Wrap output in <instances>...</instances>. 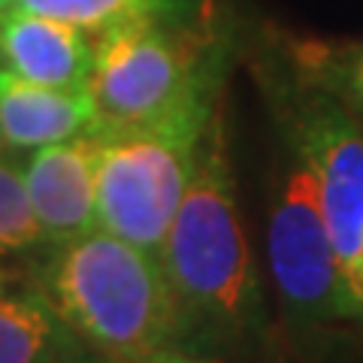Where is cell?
I'll return each mask as SVG.
<instances>
[{
  "label": "cell",
  "mask_w": 363,
  "mask_h": 363,
  "mask_svg": "<svg viewBox=\"0 0 363 363\" xmlns=\"http://www.w3.org/2000/svg\"><path fill=\"white\" fill-rule=\"evenodd\" d=\"M18 9L82 28L91 37L136 18L164 13V0H16Z\"/></svg>",
  "instance_id": "obj_11"
},
{
  "label": "cell",
  "mask_w": 363,
  "mask_h": 363,
  "mask_svg": "<svg viewBox=\"0 0 363 363\" xmlns=\"http://www.w3.org/2000/svg\"><path fill=\"white\" fill-rule=\"evenodd\" d=\"M94 130L88 88H49L0 67V145L33 152Z\"/></svg>",
  "instance_id": "obj_9"
},
{
  "label": "cell",
  "mask_w": 363,
  "mask_h": 363,
  "mask_svg": "<svg viewBox=\"0 0 363 363\" xmlns=\"http://www.w3.org/2000/svg\"><path fill=\"white\" fill-rule=\"evenodd\" d=\"M4 281H6V276H4V269H0V294H4Z\"/></svg>",
  "instance_id": "obj_18"
},
{
  "label": "cell",
  "mask_w": 363,
  "mask_h": 363,
  "mask_svg": "<svg viewBox=\"0 0 363 363\" xmlns=\"http://www.w3.org/2000/svg\"><path fill=\"white\" fill-rule=\"evenodd\" d=\"M133 363H218V360L206 357V354H194V351H185V348H164V351H155V354L140 357Z\"/></svg>",
  "instance_id": "obj_14"
},
{
  "label": "cell",
  "mask_w": 363,
  "mask_h": 363,
  "mask_svg": "<svg viewBox=\"0 0 363 363\" xmlns=\"http://www.w3.org/2000/svg\"><path fill=\"white\" fill-rule=\"evenodd\" d=\"M94 37L67 21L13 6L0 16V67L28 82L85 91Z\"/></svg>",
  "instance_id": "obj_8"
},
{
  "label": "cell",
  "mask_w": 363,
  "mask_h": 363,
  "mask_svg": "<svg viewBox=\"0 0 363 363\" xmlns=\"http://www.w3.org/2000/svg\"><path fill=\"white\" fill-rule=\"evenodd\" d=\"M45 303L85 348L133 363L188 339L185 312L161 255L143 252L106 230L55 245L40 272Z\"/></svg>",
  "instance_id": "obj_1"
},
{
  "label": "cell",
  "mask_w": 363,
  "mask_h": 363,
  "mask_svg": "<svg viewBox=\"0 0 363 363\" xmlns=\"http://www.w3.org/2000/svg\"><path fill=\"white\" fill-rule=\"evenodd\" d=\"M97 136L82 133L28 155L21 169L45 242L64 245L97 230Z\"/></svg>",
  "instance_id": "obj_7"
},
{
  "label": "cell",
  "mask_w": 363,
  "mask_h": 363,
  "mask_svg": "<svg viewBox=\"0 0 363 363\" xmlns=\"http://www.w3.org/2000/svg\"><path fill=\"white\" fill-rule=\"evenodd\" d=\"M360 281H363V248H360V260H357V267L351 269V276H348V297H351V303H354V291L360 288ZM357 315V312H354Z\"/></svg>",
  "instance_id": "obj_16"
},
{
  "label": "cell",
  "mask_w": 363,
  "mask_h": 363,
  "mask_svg": "<svg viewBox=\"0 0 363 363\" xmlns=\"http://www.w3.org/2000/svg\"><path fill=\"white\" fill-rule=\"evenodd\" d=\"M64 363H118V360H109V357H104V354H97V351L82 348L79 354H73L70 360H64Z\"/></svg>",
  "instance_id": "obj_15"
},
{
  "label": "cell",
  "mask_w": 363,
  "mask_h": 363,
  "mask_svg": "<svg viewBox=\"0 0 363 363\" xmlns=\"http://www.w3.org/2000/svg\"><path fill=\"white\" fill-rule=\"evenodd\" d=\"M267 252L272 285L291 321L312 327L333 318H357L324 221L315 176L294 149L269 206Z\"/></svg>",
  "instance_id": "obj_5"
},
{
  "label": "cell",
  "mask_w": 363,
  "mask_h": 363,
  "mask_svg": "<svg viewBox=\"0 0 363 363\" xmlns=\"http://www.w3.org/2000/svg\"><path fill=\"white\" fill-rule=\"evenodd\" d=\"M342 82H345V91H348V94L354 97V104L363 109V45L348 58L345 73H342Z\"/></svg>",
  "instance_id": "obj_13"
},
{
  "label": "cell",
  "mask_w": 363,
  "mask_h": 363,
  "mask_svg": "<svg viewBox=\"0 0 363 363\" xmlns=\"http://www.w3.org/2000/svg\"><path fill=\"white\" fill-rule=\"evenodd\" d=\"M43 240L33 215L25 169L16 157L0 155V255H25Z\"/></svg>",
  "instance_id": "obj_12"
},
{
  "label": "cell",
  "mask_w": 363,
  "mask_h": 363,
  "mask_svg": "<svg viewBox=\"0 0 363 363\" xmlns=\"http://www.w3.org/2000/svg\"><path fill=\"white\" fill-rule=\"evenodd\" d=\"M188 336L245 339L264 324V291L248 245L218 124L200 143L197 169L161 248Z\"/></svg>",
  "instance_id": "obj_2"
},
{
  "label": "cell",
  "mask_w": 363,
  "mask_h": 363,
  "mask_svg": "<svg viewBox=\"0 0 363 363\" xmlns=\"http://www.w3.org/2000/svg\"><path fill=\"white\" fill-rule=\"evenodd\" d=\"M82 348L40 291L0 294V363H64Z\"/></svg>",
  "instance_id": "obj_10"
},
{
  "label": "cell",
  "mask_w": 363,
  "mask_h": 363,
  "mask_svg": "<svg viewBox=\"0 0 363 363\" xmlns=\"http://www.w3.org/2000/svg\"><path fill=\"white\" fill-rule=\"evenodd\" d=\"M291 149L315 176L339 269L348 281L363 248V130L336 100L312 94L297 100L291 112Z\"/></svg>",
  "instance_id": "obj_6"
},
{
  "label": "cell",
  "mask_w": 363,
  "mask_h": 363,
  "mask_svg": "<svg viewBox=\"0 0 363 363\" xmlns=\"http://www.w3.org/2000/svg\"><path fill=\"white\" fill-rule=\"evenodd\" d=\"M13 6H16V0H0V16L9 13V9H13Z\"/></svg>",
  "instance_id": "obj_17"
},
{
  "label": "cell",
  "mask_w": 363,
  "mask_h": 363,
  "mask_svg": "<svg viewBox=\"0 0 363 363\" xmlns=\"http://www.w3.org/2000/svg\"><path fill=\"white\" fill-rule=\"evenodd\" d=\"M88 97L94 136H203L215 118L212 79L200 49L182 30L161 25V16L97 33Z\"/></svg>",
  "instance_id": "obj_3"
},
{
  "label": "cell",
  "mask_w": 363,
  "mask_h": 363,
  "mask_svg": "<svg viewBox=\"0 0 363 363\" xmlns=\"http://www.w3.org/2000/svg\"><path fill=\"white\" fill-rule=\"evenodd\" d=\"M206 136V133H203ZM203 136H97V227L143 252L161 255L179 203L197 169Z\"/></svg>",
  "instance_id": "obj_4"
}]
</instances>
